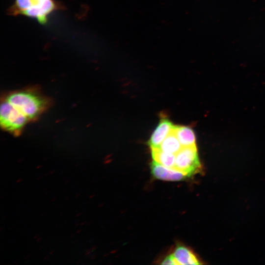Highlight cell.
Masks as SVG:
<instances>
[{
	"instance_id": "ba28073f",
	"label": "cell",
	"mask_w": 265,
	"mask_h": 265,
	"mask_svg": "<svg viewBox=\"0 0 265 265\" xmlns=\"http://www.w3.org/2000/svg\"><path fill=\"white\" fill-rule=\"evenodd\" d=\"M179 265H200L201 263L192 252L183 245L178 246L172 254Z\"/></svg>"
},
{
	"instance_id": "5b68a950",
	"label": "cell",
	"mask_w": 265,
	"mask_h": 265,
	"mask_svg": "<svg viewBox=\"0 0 265 265\" xmlns=\"http://www.w3.org/2000/svg\"><path fill=\"white\" fill-rule=\"evenodd\" d=\"M174 126L168 119L161 118L148 141L150 147L159 148L163 140L173 131Z\"/></svg>"
},
{
	"instance_id": "30bf717a",
	"label": "cell",
	"mask_w": 265,
	"mask_h": 265,
	"mask_svg": "<svg viewBox=\"0 0 265 265\" xmlns=\"http://www.w3.org/2000/svg\"><path fill=\"white\" fill-rule=\"evenodd\" d=\"M182 147L173 130L162 142L159 148L163 152L176 155Z\"/></svg>"
},
{
	"instance_id": "9c48e42d",
	"label": "cell",
	"mask_w": 265,
	"mask_h": 265,
	"mask_svg": "<svg viewBox=\"0 0 265 265\" xmlns=\"http://www.w3.org/2000/svg\"><path fill=\"white\" fill-rule=\"evenodd\" d=\"M154 161L171 169H174L175 155L163 152L159 148H150Z\"/></svg>"
},
{
	"instance_id": "4fadbf2b",
	"label": "cell",
	"mask_w": 265,
	"mask_h": 265,
	"mask_svg": "<svg viewBox=\"0 0 265 265\" xmlns=\"http://www.w3.org/2000/svg\"><path fill=\"white\" fill-rule=\"evenodd\" d=\"M22 181H23V179H20L17 180L16 182L19 183V182H21Z\"/></svg>"
},
{
	"instance_id": "3957f363",
	"label": "cell",
	"mask_w": 265,
	"mask_h": 265,
	"mask_svg": "<svg viewBox=\"0 0 265 265\" xmlns=\"http://www.w3.org/2000/svg\"><path fill=\"white\" fill-rule=\"evenodd\" d=\"M29 122L27 118L5 99H1L0 123L2 129L14 135H19Z\"/></svg>"
},
{
	"instance_id": "7c38bea8",
	"label": "cell",
	"mask_w": 265,
	"mask_h": 265,
	"mask_svg": "<svg viewBox=\"0 0 265 265\" xmlns=\"http://www.w3.org/2000/svg\"><path fill=\"white\" fill-rule=\"evenodd\" d=\"M90 249H89V250H87L86 251V252H85V255H89V254H90Z\"/></svg>"
},
{
	"instance_id": "7a4b0ae2",
	"label": "cell",
	"mask_w": 265,
	"mask_h": 265,
	"mask_svg": "<svg viewBox=\"0 0 265 265\" xmlns=\"http://www.w3.org/2000/svg\"><path fill=\"white\" fill-rule=\"evenodd\" d=\"M58 6L54 0H15L10 12L14 15H24L45 24Z\"/></svg>"
},
{
	"instance_id": "8fae6325",
	"label": "cell",
	"mask_w": 265,
	"mask_h": 265,
	"mask_svg": "<svg viewBox=\"0 0 265 265\" xmlns=\"http://www.w3.org/2000/svg\"><path fill=\"white\" fill-rule=\"evenodd\" d=\"M161 265H179V264L176 261L172 254H171L166 257L163 262L161 263Z\"/></svg>"
},
{
	"instance_id": "5bb4252c",
	"label": "cell",
	"mask_w": 265,
	"mask_h": 265,
	"mask_svg": "<svg viewBox=\"0 0 265 265\" xmlns=\"http://www.w3.org/2000/svg\"><path fill=\"white\" fill-rule=\"evenodd\" d=\"M82 231V229H80L79 230H78L77 232V233H79L80 232H81Z\"/></svg>"
},
{
	"instance_id": "277c9868",
	"label": "cell",
	"mask_w": 265,
	"mask_h": 265,
	"mask_svg": "<svg viewBox=\"0 0 265 265\" xmlns=\"http://www.w3.org/2000/svg\"><path fill=\"white\" fill-rule=\"evenodd\" d=\"M201 168L196 145L183 147L175 155L174 169L186 177L199 172Z\"/></svg>"
},
{
	"instance_id": "2e32d148",
	"label": "cell",
	"mask_w": 265,
	"mask_h": 265,
	"mask_svg": "<svg viewBox=\"0 0 265 265\" xmlns=\"http://www.w3.org/2000/svg\"><path fill=\"white\" fill-rule=\"evenodd\" d=\"M80 215V213H78V214L77 215V216H79Z\"/></svg>"
},
{
	"instance_id": "52a82bcc",
	"label": "cell",
	"mask_w": 265,
	"mask_h": 265,
	"mask_svg": "<svg viewBox=\"0 0 265 265\" xmlns=\"http://www.w3.org/2000/svg\"><path fill=\"white\" fill-rule=\"evenodd\" d=\"M173 132L183 147L196 145L195 134L191 128L175 125Z\"/></svg>"
},
{
	"instance_id": "e0dca14e",
	"label": "cell",
	"mask_w": 265,
	"mask_h": 265,
	"mask_svg": "<svg viewBox=\"0 0 265 265\" xmlns=\"http://www.w3.org/2000/svg\"><path fill=\"white\" fill-rule=\"evenodd\" d=\"M54 252V251H53V252H51L50 253V254H53V252Z\"/></svg>"
},
{
	"instance_id": "8992f818",
	"label": "cell",
	"mask_w": 265,
	"mask_h": 265,
	"mask_svg": "<svg viewBox=\"0 0 265 265\" xmlns=\"http://www.w3.org/2000/svg\"><path fill=\"white\" fill-rule=\"evenodd\" d=\"M151 172L157 179L170 181H178L186 176L178 170L166 167L153 160L151 164Z\"/></svg>"
},
{
	"instance_id": "6da1fadb",
	"label": "cell",
	"mask_w": 265,
	"mask_h": 265,
	"mask_svg": "<svg viewBox=\"0 0 265 265\" xmlns=\"http://www.w3.org/2000/svg\"><path fill=\"white\" fill-rule=\"evenodd\" d=\"M29 122L35 121L51 105V101L36 88H27L8 93L3 97Z\"/></svg>"
},
{
	"instance_id": "9a60e30c",
	"label": "cell",
	"mask_w": 265,
	"mask_h": 265,
	"mask_svg": "<svg viewBox=\"0 0 265 265\" xmlns=\"http://www.w3.org/2000/svg\"><path fill=\"white\" fill-rule=\"evenodd\" d=\"M85 222H83V223H81L80 224V225H83L84 224H85Z\"/></svg>"
}]
</instances>
